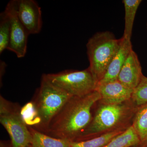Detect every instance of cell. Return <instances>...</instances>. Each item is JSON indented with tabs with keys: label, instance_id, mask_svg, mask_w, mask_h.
Returning a JSON list of instances; mask_svg holds the SVG:
<instances>
[{
	"label": "cell",
	"instance_id": "1",
	"mask_svg": "<svg viewBox=\"0 0 147 147\" xmlns=\"http://www.w3.org/2000/svg\"><path fill=\"white\" fill-rule=\"evenodd\" d=\"M101 99L96 91L82 96H72L53 118L44 134L76 142L89 125L95 104Z\"/></svg>",
	"mask_w": 147,
	"mask_h": 147
},
{
	"label": "cell",
	"instance_id": "2",
	"mask_svg": "<svg viewBox=\"0 0 147 147\" xmlns=\"http://www.w3.org/2000/svg\"><path fill=\"white\" fill-rule=\"evenodd\" d=\"M137 108L131 99L117 104L98 100L93 109L90 123L76 142L89 140L113 131H126L132 126Z\"/></svg>",
	"mask_w": 147,
	"mask_h": 147
},
{
	"label": "cell",
	"instance_id": "3",
	"mask_svg": "<svg viewBox=\"0 0 147 147\" xmlns=\"http://www.w3.org/2000/svg\"><path fill=\"white\" fill-rule=\"evenodd\" d=\"M72 96L52 84L45 74L32 102L36 113L35 124L32 128L43 133L53 118Z\"/></svg>",
	"mask_w": 147,
	"mask_h": 147
},
{
	"label": "cell",
	"instance_id": "4",
	"mask_svg": "<svg viewBox=\"0 0 147 147\" xmlns=\"http://www.w3.org/2000/svg\"><path fill=\"white\" fill-rule=\"evenodd\" d=\"M121 42V38L117 39L111 32L104 31L96 33L87 42L88 68L96 84L105 75L120 47Z\"/></svg>",
	"mask_w": 147,
	"mask_h": 147
},
{
	"label": "cell",
	"instance_id": "5",
	"mask_svg": "<svg viewBox=\"0 0 147 147\" xmlns=\"http://www.w3.org/2000/svg\"><path fill=\"white\" fill-rule=\"evenodd\" d=\"M18 104L0 96V122L11 140L12 147H27L30 145L32 135L21 115Z\"/></svg>",
	"mask_w": 147,
	"mask_h": 147
},
{
	"label": "cell",
	"instance_id": "6",
	"mask_svg": "<svg viewBox=\"0 0 147 147\" xmlns=\"http://www.w3.org/2000/svg\"><path fill=\"white\" fill-rule=\"evenodd\" d=\"M45 74L52 84L72 96L86 95L94 91L97 84L88 68Z\"/></svg>",
	"mask_w": 147,
	"mask_h": 147
},
{
	"label": "cell",
	"instance_id": "7",
	"mask_svg": "<svg viewBox=\"0 0 147 147\" xmlns=\"http://www.w3.org/2000/svg\"><path fill=\"white\" fill-rule=\"evenodd\" d=\"M5 10L10 21V36L7 50L13 52L18 58L25 57L27 52L29 34L18 18L17 13V0L8 3Z\"/></svg>",
	"mask_w": 147,
	"mask_h": 147
},
{
	"label": "cell",
	"instance_id": "8",
	"mask_svg": "<svg viewBox=\"0 0 147 147\" xmlns=\"http://www.w3.org/2000/svg\"><path fill=\"white\" fill-rule=\"evenodd\" d=\"M17 15L28 34L39 33L42 28L41 8L34 0H17Z\"/></svg>",
	"mask_w": 147,
	"mask_h": 147
},
{
	"label": "cell",
	"instance_id": "9",
	"mask_svg": "<svg viewBox=\"0 0 147 147\" xmlns=\"http://www.w3.org/2000/svg\"><path fill=\"white\" fill-rule=\"evenodd\" d=\"M95 90L101 96L99 100L100 102L108 104H117L131 99L134 90L116 80L97 84Z\"/></svg>",
	"mask_w": 147,
	"mask_h": 147
},
{
	"label": "cell",
	"instance_id": "10",
	"mask_svg": "<svg viewBox=\"0 0 147 147\" xmlns=\"http://www.w3.org/2000/svg\"><path fill=\"white\" fill-rule=\"evenodd\" d=\"M143 75L139 58L132 49L121 69L117 80L127 88L134 90L141 82Z\"/></svg>",
	"mask_w": 147,
	"mask_h": 147
},
{
	"label": "cell",
	"instance_id": "11",
	"mask_svg": "<svg viewBox=\"0 0 147 147\" xmlns=\"http://www.w3.org/2000/svg\"><path fill=\"white\" fill-rule=\"evenodd\" d=\"M132 49L131 40L127 39L122 37L118 51L109 65L105 75L97 84L117 80L121 69Z\"/></svg>",
	"mask_w": 147,
	"mask_h": 147
},
{
	"label": "cell",
	"instance_id": "12",
	"mask_svg": "<svg viewBox=\"0 0 147 147\" xmlns=\"http://www.w3.org/2000/svg\"><path fill=\"white\" fill-rule=\"evenodd\" d=\"M140 141L139 147L147 146V103L138 106L132 124Z\"/></svg>",
	"mask_w": 147,
	"mask_h": 147
},
{
	"label": "cell",
	"instance_id": "13",
	"mask_svg": "<svg viewBox=\"0 0 147 147\" xmlns=\"http://www.w3.org/2000/svg\"><path fill=\"white\" fill-rule=\"evenodd\" d=\"M32 135V147H70V142L51 137L28 127Z\"/></svg>",
	"mask_w": 147,
	"mask_h": 147
},
{
	"label": "cell",
	"instance_id": "14",
	"mask_svg": "<svg viewBox=\"0 0 147 147\" xmlns=\"http://www.w3.org/2000/svg\"><path fill=\"white\" fill-rule=\"evenodd\" d=\"M141 0H123V1L125 9V28L124 38L131 40L133 25L135 16Z\"/></svg>",
	"mask_w": 147,
	"mask_h": 147
},
{
	"label": "cell",
	"instance_id": "15",
	"mask_svg": "<svg viewBox=\"0 0 147 147\" xmlns=\"http://www.w3.org/2000/svg\"><path fill=\"white\" fill-rule=\"evenodd\" d=\"M140 144L139 137L131 126L103 147H132Z\"/></svg>",
	"mask_w": 147,
	"mask_h": 147
},
{
	"label": "cell",
	"instance_id": "16",
	"mask_svg": "<svg viewBox=\"0 0 147 147\" xmlns=\"http://www.w3.org/2000/svg\"><path fill=\"white\" fill-rule=\"evenodd\" d=\"M125 131H117L80 142H70V147H103Z\"/></svg>",
	"mask_w": 147,
	"mask_h": 147
},
{
	"label": "cell",
	"instance_id": "17",
	"mask_svg": "<svg viewBox=\"0 0 147 147\" xmlns=\"http://www.w3.org/2000/svg\"><path fill=\"white\" fill-rule=\"evenodd\" d=\"M10 19L5 10L0 15V54L7 49L10 36Z\"/></svg>",
	"mask_w": 147,
	"mask_h": 147
},
{
	"label": "cell",
	"instance_id": "18",
	"mask_svg": "<svg viewBox=\"0 0 147 147\" xmlns=\"http://www.w3.org/2000/svg\"><path fill=\"white\" fill-rule=\"evenodd\" d=\"M131 99L138 106L147 103V77L143 75L141 82L133 91Z\"/></svg>",
	"mask_w": 147,
	"mask_h": 147
},
{
	"label": "cell",
	"instance_id": "19",
	"mask_svg": "<svg viewBox=\"0 0 147 147\" xmlns=\"http://www.w3.org/2000/svg\"><path fill=\"white\" fill-rule=\"evenodd\" d=\"M32 147L30 145H29L28 146V147Z\"/></svg>",
	"mask_w": 147,
	"mask_h": 147
},
{
	"label": "cell",
	"instance_id": "20",
	"mask_svg": "<svg viewBox=\"0 0 147 147\" xmlns=\"http://www.w3.org/2000/svg\"><path fill=\"white\" fill-rule=\"evenodd\" d=\"M139 147L135 146V147Z\"/></svg>",
	"mask_w": 147,
	"mask_h": 147
},
{
	"label": "cell",
	"instance_id": "21",
	"mask_svg": "<svg viewBox=\"0 0 147 147\" xmlns=\"http://www.w3.org/2000/svg\"><path fill=\"white\" fill-rule=\"evenodd\" d=\"M146 26H147V25H146Z\"/></svg>",
	"mask_w": 147,
	"mask_h": 147
},
{
	"label": "cell",
	"instance_id": "22",
	"mask_svg": "<svg viewBox=\"0 0 147 147\" xmlns=\"http://www.w3.org/2000/svg\"><path fill=\"white\" fill-rule=\"evenodd\" d=\"M146 147H147V146H146Z\"/></svg>",
	"mask_w": 147,
	"mask_h": 147
}]
</instances>
